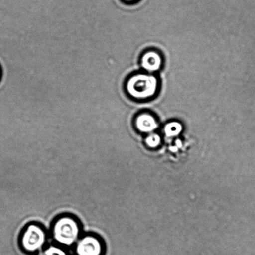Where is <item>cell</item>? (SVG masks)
Returning a JSON list of instances; mask_svg holds the SVG:
<instances>
[{
	"mask_svg": "<svg viewBox=\"0 0 255 255\" xmlns=\"http://www.w3.org/2000/svg\"><path fill=\"white\" fill-rule=\"evenodd\" d=\"M158 88V80L153 75L136 74L130 76L126 81L125 89L131 98L143 101L151 98Z\"/></svg>",
	"mask_w": 255,
	"mask_h": 255,
	"instance_id": "cell-1",
	"label": "cell"
},
{
	"mask_svg": "<svg viewBox=\"0 0 255 255\" xmlns=\"http://www.w3.org/2000/svg\"><path fill=\"white\" fill-rule=\"evenodd\" d=\"M81 232L79 221L69 215L58 217L52 226L54 241L61 246H71L76 243L79 239Z\"/></svg>",
	"mask_w": 255,
	"mask_h": 255,
	"instance_id": "cell-2",
	"label": "cell"
},
{
	"mask_svg": "<svg viewBox=\"0 0 255 255\" xmlns=\"http://www.w3.org/2000/svg\"><path fill=\"white\" fill-rule=\"evenodd\" d=\"M45 230L39 224H31L21 235V244L25 251L34 252L41 249L46 241Z\"/></svg>",
	"mask_w": 255,
	"mask_h": 255,
	"instance_id": "cell-3",
	"label": "cell"
},
{
	"mask_svg": "<svg viewBox=\"0 0 255 255\" xmlns=\"http://www.w3.org/2000/svg\"><path fill=\"white\" fill-rule=\"evenodd\" d=\"M76 251L77 255H101L103 244L95 235H86L77 241Z\"/></svg>",
	"mask_w": 255,
	"mask_h": 255,
	"instance_id": "cell-4",
	"label": "cell"
},
{
	"mask_svg": "<svg viewBox=\"0 0 255 255\" xmlns=\"http://www.w3.org/2000/svg\"><path fill=\"white\" fill-rule=\"evenodd\" d=\"M162 59L158 52L149 51L142 55L141 59V66L148 72H154L161 68Z\"/></svg>",
	"mask_w": 255,
	"mask_h": 255,
	"instance_id": "cell-5",
	"label": "cell"
},
{
	"mask_svg": "<svg viewBox=\"0 0 255 255\" xmlns=\"http://www.w3.org/2000/svg\"><path fill=\"white\" fill-rule=\"evenodd\" d=\"M135 126L140 131L149 132L157 128V123L152 115L142 114L139 115L135 120Z\"/></svg>",
	"mask_w": 255,
	"mask_h": 255,
	"instance_id": "cell-6",
	"label": "cell"
},
{
	"mask_svg": "<svg viewBox=\"0 0 255 255\" xmlns=\"http://www.w3.org/2000/svg\"><path fill=\"white\" fill-rule=\"evenodd\" d=\"M182 130V125L177 122H172L166 125L164 128L165 133L167 136L178 135Z\"/></svg>",
	"mask_w": 255,
	"mask_h": 255,
	"instance_id": "cell-7",
	"label": "cell"
},
{
	"mask_svg": "<svg viewBox=\"0 0 255 255\" xmlns=\"http://www.w3.org/2000/svg\"><path fill=\"white\" fill-rule=\"evenodd\" d=\"M44 255H67L66 252L58 247L50 246L44 252Z\"/></svg>",
	"mask_w": 255,
	"mask_h": 255,
	"instance_id": "cell-8",
	"label": "cell"
},
{
	"mask_svg": "<svg viewBox=\"0 0 255 255\" xmlns=\"http://www.w3.org/2000/svg\"><path fill=\"white\" fill-rule=\"evenodd\" d=\"M146 142L150 146H157L160 142V137L158 136V135L156 134L150 135V136L147 137Z\"/></svg>",
	"mask_w": 255,
	"mask_h": 255,
	"instance_id": "cell-9",
	"label": "cell"
},
{
	"mask_svg": "<svg viewBox=\"0 0 255 255\" xmlns=\"http://www.w3.org/2000/svg\"><path fill=\"white\" fill-rule=\"evenodd\" d=\"M122 1H124L126 2H133L136 1L137 0H122Z\"/></svg>",
	"mask_w": 255,
	"mask_h": 255,
	"instance_id": "cell-10",
	"label": "cell"
}]
</instances>
